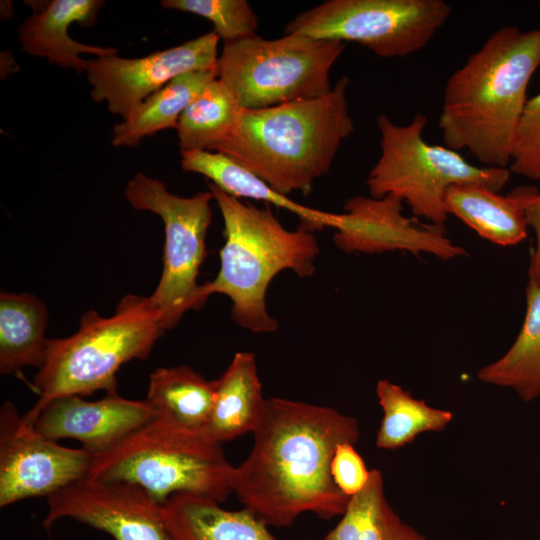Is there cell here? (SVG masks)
I'll return each mask as SVG.
<instances>
[{
	"label": "cell",
	"mask_w": 540,
	"mask_h": 540,
	"mask_svg": "<svg viewBox=\"0 0 540 540\" xmlns=\"http://www.w3.org/2000/svg\"><path fill=\"white\" fill-rule=\"evenodd\" d=\"M254 443L234 468L237 498L267 526L288 527L303 513L329 520L341 516L350 497L331 476L341 443L360 438L356 418L333 408L286 398L265 401Z\"/></svg>",
	"instance_id": "cell-1"
},
{
	"label": "cell",
	"mask_w": 540,
	"mask_h": 540,
	"mask_svg": "<svg viewBox=\"0 0 540 540\" xmlns=\"http://www.w3.org/2000/svg\"><path fill=\"white\" fill-rule=\"evenodd\" d=\"M539 66L540 28L494 31L447 79L438 120L445 145L468 150L486 167H507Z\"/></svg>",
	"instance_id": "cell-2"
},
{
	"label": "cell",
	"mask_w": 540,
	"mask_h": 540,
	"mask_svg": "<svg viewBox=\"0 0 540 540\" xmlns=\"http://www.w3.org/2000/svg\"><path fill=\"white\" fill-rule=\"evenodd\" d=\"M342 76L323 96L263 109H243L232 133L214 151L261 178L275 191L307 196L331 169L354 131Z\"/></svg>",
	"instance_id": "cell-3"
},
{
	"label": "cell",
	"mask_w": 540,
	"mask_h": 540,
	"mask_svg": "<svg viewBox=\"0 0 540 540\" xmlns=\"http://www.w3.org/2000/svg\"><path fill=\"white\" fill-rule=\"evenodd\" d=\"M208 186L223 218L225 242L219 271L200 285V298L205 303L211 295L223 294L232 302L231 316L238 326L254 333L274 332L278 321L268 312L267 289L284 270L300 278L311 276L320 251L317 239L302 226L286 229L270 207L258 208L212 183Z\"/></svg>",
	"instance_id": "cell-4"
},
{
	"label": "cell",
	"mask_w": 540,
	"mask_h": 540,
	"mask_svg": "<svg viewBox=\"0 0 540 540\" xmlns=\"http://www.w3.org/2000/svg\"><path fill=\"white\" fill-rule=\"evenodd\" d=\"M164 331L161 314L149 297L126 295L110 317L87 311L76 333L49 339L32 384L39 398L23 420L32 426L45 405L59 396L117 393L120 366L147 358Z\"/></svg>",
	"instance_id": "cell-5"
},
{
	"label": "cell",
	"mask_w": 540,
	"mask_h": 540,
	"mask_svg": "<svg viewBox=\"0 0 540 540\" xmlns=\"http://www.w3.org/2000/svg\"><path fill=\"white\" fill-rule=\"evenodd\" d=\"M234 468L221 444L205 431L154 413L119 442L94 454L87 477L138 485L161 505L183 492L221 503L233 493Z\"/></svg>",
	"instance_id": "cell-6"
},
{
	"label": "cell",
	"mask_w": 540,
	"mask_h": 540,
	"mask_svg": "<svg viewBox=\"0 0 540 540\" xmlns=\"http://www.w3.org/2000/svg\"><path fill=\"white\" fill-rule=\"evenodd\" d=\"M427 118L415 114L400 125L382 113L377 117L380 155L366 185L370 196L393 195L406 203L416 217L444 226L449 212L448 190L458 185H477L499 192L508 182L509 168L479 167L457 151L425 141Z\"/></svg>",
	"instance_id": "cell-7"
},
{
	"label": "cell",
	"mask_w": 540,
	"mask_h": 540,
	"mask_svg": "<svg viewBox=\"0 0 540 540\" xmlns=\"http://www.w3.org/2000/svg\"><path fill=\"white\" fill-rule=\"evenodd\" d=\"M345 43L302 34L259 35L224 44L218 78L243 109H263L328 94L330 71Z\"/></svg>",
	"instance_id": "cell-8"
},
{
	"label": "cell",
	"mask_w": 540,
	"mask_h": 540,
	"mask_svg": "<svg viewBox=\"0 0 540 540\" xmlns=\"http://www.w3.org/2000/svg\"><path fill=\"white\" fill-rule=\"evenodd\" d=\"M130 205L157 214L164 224L163 269L149 299L160 312L165 330L189 310L203 307L197 283L206 256V236L212 221L210 191L189 197L171 193L159 179L138 172L127 183Z\"/></svg>",
	"instance_id": "cell-9"
},
{
	"label": "cell",
	"mask_w": 540,
	"mask_h": 540,
	"mask_svg": "<svg viewBox=\"0 0 540 540\" xmlns=\"http://www.w3.org/2000/svg\"><path fill=\"white\" fill-rule=\"evenodd\" d=\"M451 13L443 0H327L300 12L284 34L355 42L383 58L423 49Z\"/></svg>",
	"instance_id": "cell-10"
},
{
	"label": "cell",
	"mask_w": 540,
	"mask_h": 540,
	"mask_svg": "<svg viewBox=\"0 0 540 540\" xmlns=\"http://www.w3.org/2000/svg\"><path fill=\"white\" fill-rule=\"evenodd\" d=\"M93 454L68 448L39 434L14 404L0 409V507L50 496L87 477Z\"/></svg>",
	"instance_id": "cell-11"
},
{
	"label": "cell",
	"mask_w": 540,
	"mask_h": 540,
	"mask_svg": "<svg viewBox=\"0 0 540 540\" xmlns=\"http://www.w3.org/2000/svg\"><path fill=\"white\" fill-rule=\"evenodd\" d=\"M219 37L214 31L139 58L117 54L88 60L90 97L106 102L125 119L147 97L176 77L217 68Z\"/></svg>",
	"instance_id": "cell-12"
},
{
	"label": "cell",
	"mask_w": 540,
	"mask_h": 540,
	"mask_svg": "<svg viewBox=\"0 0 540 540\" xmlns=\"http://www.w3.org/2000/svg\"><path fill=\"white\" fill-rule=\"evenodd\" d=\"M43 526L70 518L111 535L114 540H171L161 504L144 489L127 482L85 477L47 497Z\"/></svg>",
	"instance_id": "cell-13"
},
{
	"label": "cell",
	"mask_w": 540,
	"mask_h": 540,
	"mask_svg": "<svg viewBox=\"0 0 540 540\" xmlns=\"http://www.w3.org/2000/svg\"><path fill=\"white\" fill-rule=\"evenodd\" d=\"M403 201L393 195L381 198L356 195L341 213L334 243L346 253L408 251L427 253L443 260L466 254L446 235L444 226L419 224L403 214Z\"/></svg>",
	"instance_id": "cell-14"
},
{
	"label": "cell",
	"mask_w": 540,
	"mask_h": 540,
	"mask_svg": "<svg viewBox=\"0 0 540 540\" xmlns=\"http://www.w3.org/2000/svg\"><path fill=\"white\" fill-rule=\"evenodd\" d=\"M146 400H130L118 393L97 401L78 395L59 396L49 401L33 428L51 440L74 439L93 455L101 453L136 430L153 416Z\"/></svg>",
	"instance_id": "cell-15"
},
{
	"label": "cell",
	"mask_w": 540,
	"mask_h": 540,
	"mask_svg": "<svg viewBox=\"0 0 540 540\" xmlns=\"http://www.w3.org/2000/svg\"><path fill=\"white\" fill-rule=\"evenodd\" d=\"M101 0H53L34 10L18 28L24 53L46 58L62 68L86 72L88 60L82 54L96 58L115 55L113 47L89 45L72 39L68 33L73 23L89 27L97 20L104 6Z\"/></svg>",
	"instance_id": "cell-16"
},
{
	"label": "cell",
	"mask_w": 540,
	"mask_h": 540,
	"mask_svg": "<svg viewBox=\"0 0 540 540\" xmlns=\"http://www.w3.org/2000/svg\"><path fill=\"white\" fill-rule=\"evenodd\" d=\"M217 500L176 493L161 505L171 540H277L248 509L226 510Z\"/></svg>",
	"instance_id": "cell-17"
},
{
	"label": "cell",
	"mask_w": 540,
	"mask_h": 540,
	"mask_svg": "<svg viewBox=\"0 0 540 540\" xmlns=\"http://www.w3.org/2000/svg\"><path fill=\"white\" fill-rule=\"evenodd\" d=\"M180 155L184 171L203 175L232 197L262 201L287 210L300 219V226L310 231L326 227L336 230L340 225L341 213L325 212L293 201L221 152L194 150L180 152Z\"/></svg>",
	"instance_id": "cell-18"
},
{
	"label": "cell",
	"mask_w": 540,
	"mask_h": 540,
	"mask_svg": "<svg viewBox=\"0 0 540 540\" xmlns=\"http://www.w3.org/2000/svg\"><path fill=\"white\" fill-rule=\"evenodd\" d=\"M215 382V396L204 431L220 444L253 433L266 401L255 355L237 352Z\"/></svg>",
	"instance_id": "cell-19"
},
{
	"label": "cell",
	"mask_w": 540,
	"mask_h": 540,
	"mask_svg": "<svg viewBox=\"0 0 540 540\" xmlns=\"http://www.w3.org/2000/svg\"><path fill=\"white\" fill-rule=\"evenodd\" d=\"M446 205L449 215L494 244L512 246L527 236L529 227L516 190L500 195L483 186H453L447 192Z\"/></svg>",
	"instance_id": "cell-20"
},
{
	"label": "cell",
	"mask_w": 540,
	"mask_h": 540,
	"mask_svg": "<svg viewBox=\"0 0 540 540\" xmlns=\"http://www.w3.org/2000/svg\"><path fill=\"white\" fill-rule=\"evenodd\" d=\"M48 312L30 293L0 295V373L8 375L26 366L44 363L49 339L45 336Z\"/></svg>",
	"instance_id": "cell-21"
},
{
	"label": "cell",
	"mask_w": 540,
	"mask_h": 540,
	"mask_svg": "<svg viewBox=\"0 0 540 540\" xmlns=\"http://www.w3.org/2000/svg\"><path fill=\"white\" fill-rule=\"evenodd\" d=\"M218 77L217 68L182 74L140 103L113 127L114 147H133L145 137L169 128L178 121L193 99Z\"/></svg>",
	"instance_id": "cell-22"
},
{
	"label": "cell",
	"mask_w": 540,
	"mask_h": 540,
	"mask_svg": "<svg viewBox=\"0 0 540 540\" xmlns=\"http://www.w3.org/2000/svg\"><path fill=\"white\" fill-rule=\"evenodd\" d=\"M477 377L486 384L514 390L525 402L540 397V286L526 287L522 327L506 353L482 367Z\"/></svg>",
	"instance_id": "cell-23"
},
{
	"label": "cell",
	"mask_w": 540,
	"mask_h": 540,
	"mask_svg": "<svg viewBox=\"0 0 540 540\" xmlns=\"http://www.w3.org/2000/svg\"><path fill=\"white\" fill-rule=\"evenodd\" d=\"M210 381L188 366L161 367L149 376L147 398L156 414L194 430H205L215 396Z\"/></svg>",
	"instance_id": "cell-24"
},
{
	"label": "cell",
	"mask_w": 540,
	"mask_h": 540,
	"mask_svg": "<svg viewBox=\"0 0 540 540\" xmlns=\"http://www.w3.org/2000/svg\"><path fill=\"white\" fill-rule=\"evenodd\" d=\"M321 540H426L389 505L382 472L371 469L366 485L350 497L336 526Z\"/></svg>",
	"instance_id": "cell-25"
},
{
	"label": "cell",
	"mask_w": 540,
	"mask_h": 540,
	"mask_svg": "<svg viewBox=\"0 0 540 540\" xmlns=\"http://www.w3.org/2000/svg\"><path fill=\"white\" fill-rule=\"evenodd\" d=\"M376 396L383 411L375 441L380 449L396 450L422 433L442 432L453 419L452 412L429 406L387 379L377 382Z\"/></svg>",
	"instance_id": "cell-26"
},
{
	"label": "cell",
	"mask_w": 540,
	"mask_h": 540,
	"mask_svg": "<svg viewBox=\"0 0 540 540\" xmlns=\"http://www.w3.org/2000/svg\"><path fill=\"white\" fill-rule=\"evenodd\" d=\"M243 108L217 77L193 99L177 124L180 152L214 151L236 127Z\"/></svg>",
	"instance_id": "cell-27"
},
{
	"label": "cell",
	"mask_w": 540,
	"mask_h": 540,
	"mask_svg": "<svg viewBox=\"0 0 540 540\" xmlns=\"http://www.w3.org/2000/svg\"><path fill=\"white\" fill-rule=\"evenodd\" d=\"M161 6L209 20L224 44L252 37L258 29L257 15L246 0H163Z\"/></svg>",
	"instance_id": "cell-28"
},
{
	"label": "cell",
	"mask_w": 540,
	"mask_h": 540,
	"mask_svg": "<svg viewBox=\"0 0 540 540\" xmlns=\"http://www.w3.org/2000/svg\"><path fill=\"white\" fill-rule=\"evenodd\" d=\"M509 171L540 181V93L527 100L511 152Z\"/></svg>",
	"instance_id": "cell-29"
},
{
	"label": "cell",
	"mask_w": 540,
	"mask_h": 540,
	"mask_svg": "<svg viewBox=\"0 0 540 540\" xmlns=\"http://www.w3.org/2000/svg\"><path fill=\"white\" fill-rule=\"evenodd\" d=\"M354 445L352 443L339 444L330 467L335 485L348 497H352L363 489L370 473Z\"/></svg>",
	"instance_id": "cell-30"
},
{
	"label": "cell",
	"mask_w": 540,
	"mask_h": 540,
	"mask_svg": "<svg viewBox=\"0 0 540 540\" xmlns=\"http://www.w3.org/2000/svg\"><path fill=\"white\" fill-rule=\"evenodd\" d=\"M528 227L536 235V245L528 269V282L540 286V193L535 187H518Z\"/></svg>",
	"instance_id": "cell-31"
}]
</instances>
